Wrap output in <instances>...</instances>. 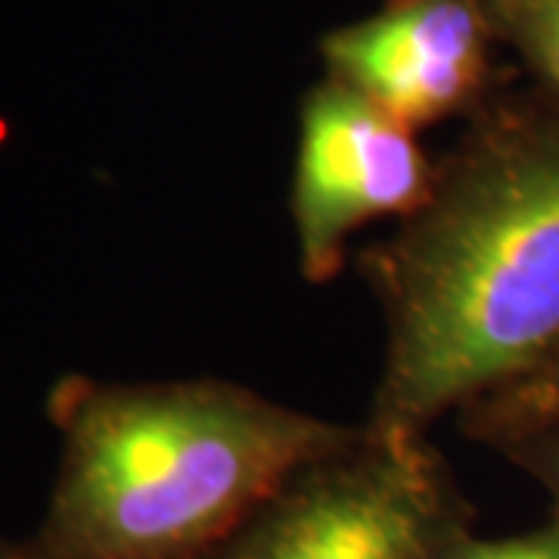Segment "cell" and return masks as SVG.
Returning <instances> with one entry per match:
<instances>
[{"instance_id": "cell-1", "label": "cell", "mask_w": 559, "mask_h": 559, "mask_svg": "<svg viewBox=\"0 0 559 559\" xmlns=\"http://www.w3.org/2000/svg\"><path fill=\"white\" fill-rule=\"evenodd\" d=\"M385 320L367 423L426 436L559 355V97L495 94L364 255Z\"/></svg>"}, {"instance_id": "cell-2", "label": "cell", "mask_w": 559, "mask_h": 559, "mask_svg": "<svg viewBox=\"0 0 559 559\" xmlns=\"http://www.w3.org/2000/svg\"><path fill=\"white\" fill-rule=\"evenodd\" d=\"M60 473L38 544L60 559H202L358 432L227 380L62 377Z\"/></svg>"}, {"instance_id": "cell-3", "label": "cell", "mask_w": 559, "mask_h": 559, "mask_svg": "<svg viewBox=\"0 0 559 559\" xmlns=\"http://www.w3.org/2000/svg\"><path fill=\"white\" fill-rule=\"evenodd\" d=\"M454 535L441 463L426 436L364 423L209 559H441Z\"/></svg>"}, {"instance_id": "cell-4", "label": "cell", "mask_w": 559, "mask_h": 559, "mask_svg": "<svg viewBox=\"0 0 559 559\" xmlns=\"http://www.w3.org/2000/svg\"><path fill=\"white\" fill-rule=\"evenodd\" d=\"M432 178L436 159L419 146L417 131L323 75L301 97L289 193L301 277H336L360 227L407 218Z\"/></svg>"}, {"instance_id": "cell-5", "label": "cell", "mask_w": 559, "mask_h": 559, "mask_svg": "<svg viewBox=\"0 0 559 559\" xmlns=\"http://www.w3.org/2000/svg\"><path fill=\"white\" fill-rule=\"evenodd\" d=\"M500 40L481 0H385L320 40L323 75L411 131L491 100Z\"/></svg>"}, {"instance_id": "cell-6", "label": "cell", "mask_w": 559, "mask_h": 559, "mask_svg": "<svg viewBox=\"0 0 559 559\" xmlns=\"http://www.w3.org/2000/svg\"><path fill=\"white\" fill-rule=\"evenodd\" d=\"M473 439L503 444L559 423V355L525 380L469 404L457 414Z\"/></svg>"}, {"instance_id": "cell-7", "label": "cell", "mask_w": 559, "mask_h": 559, "mask_svg": "<svg viewBox=\"0 0 559 559\" xmlns=\"http://www.w3.org/2000/svg\"><path fill=\"white\" fill-rule=\"evenodd\" d=\"M500 47L559 97V0H481Z\"/></svg>"}, {"instance_id": "cell-8", "label": "cell", "mask_w": 559, "mask_h": 559, "mask_svg": "<svg viewBox=\"0 0 559 559\" xmlns=\"http://www.w3.org/2000/svg\"><path fill=\"white\" fill-rule=\"evenodd\" d=\"M441 559H559V528L507 540L451 538Z\"/></svg>"}, {"instance_id": "cell-9", "label": "cell", "mask_w": 559, "mask_h": 559, "mask_svg": "<svg viewBox=\"0 0 559 559\" xmlns=\"http://www.w3.org/2000/svg\"><path fill=\"white\" fill-rule=\"evenodd\" d=\"M500 448L513 451L525 466H532L535 473H540L544 481L554 488V495L559 498V423L557 426H547V429H538V432L520 436V439L503 441Z\"/></svg>"}, {"instance_id": "cell-10", "label": "cell", "mask_w": 559, "mask_h": 559, "mask_svg": "<svg viewBox=\"0 0 559 559\" xmlns=\"http://www.w3.org/2000/svg\"><path fill=\"white\" fill-rule=\"evenodd\" d=\"M0 559H60V557L47 554L38 540H35V544H16V540H10L0 535Z\"/></svg>"}]
</instances>
